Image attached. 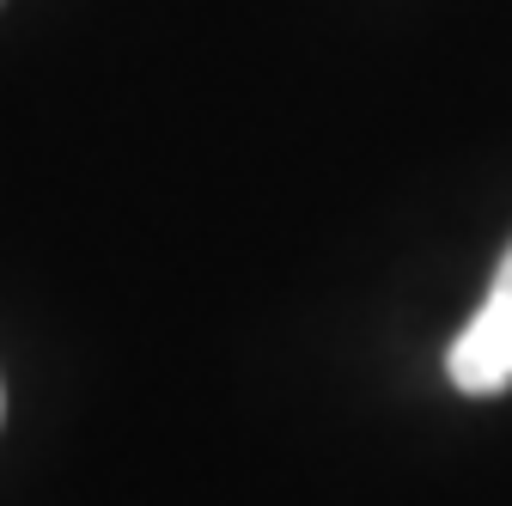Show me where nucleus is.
<instances>
[{
    "label": "nucleus",
    "mask_w": 512,
    "mask_h": 506,
    "mask_svg": "<svg viewBox=\"0 0 512 506\" xmlns=\"http://www.w3.org/2000/svg\"><path fill=\"white\" fill-rule=\"evenodd\" d=\"M445 372H452V385L464 397H500L512 385V250L494 269L482 311L458 330L452 354H445Z\"/></svg>",
    "instance_id": "nucleus-1"
}]
</instances>
